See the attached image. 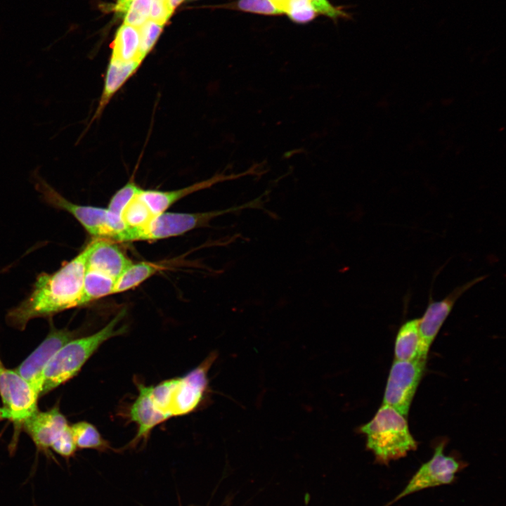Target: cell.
Returning <instances> with one entry per match:
<instances>
[{
	"instance_id": "cell-1",
	"label": "cell",
	"mask_w": 506,
	"mask_h": 506,
	"mask_svg": "<svg viewBox=\"0 0 506 506\" xmlns=\"http://www.w3.org/2000/svg\"><path fill=\"white\" fill-rule=\"evenodd\" d=\"M93 245L92 240L79 254L56 271L38 275L27 297L7 312V324L23 330L32 319L51 317L82 306L86 263Z\"/></svg>"
},
{
	"instance_id": "cell-2",
	"label": "cell",
	"mask_w": 506,
	"mask_h": 506,
	"mask_svg": "<svg viewBox=\"0 0 506 506\" xmlns=\"http://www.w3.org/2000/svg\"><path fill=\"white\" fill-rule=\"evenodd\" d=\"M216 357L214 351L186 375L156 386L145 387L139 383L135 402L136 414L141 423L151 430L168 418L194 410L208 388L207 372Z\"/></svg>"
},
{
	"instance_id": "cell-3",
	"label": "cell",
	"mask_w": 506,
	"mask_h": 506,
	"mask_svg": "<svg viewBox=\"0 0 506 506\" xmlns=\"http://www.w3.org/2000/svg\"><path fill=\"white\" fill-rule=\"evenodd\" d=\"M125 314V309H122L99 331L86 337L74 338L64 344L45 368L41 395L74 377L104 342L123 334L126 326L117 328V325Z\"/></svg>"
},
{
	"instance_id": "cell-4",
	"label": "cell",
	"mask_w": 506,
	"mask_h": 506,
	"mask_svg": "<svg viewBox=\"0 0 506 506\" xmlns=\"http://www.w3.org/2000/svg\"><path fill=\"white\" fill-rule=\"evenodd\" d=\"M359 432L366 435V447L380 463L403 458L417 446L405 416L387 405L383 404L369 422L359 427Z\"/></svg>"
},
{
	"instance_id": "cell-5",
	"label": "cell",
	"mask_w": 506,
	"mask_h": 506,
	"mask_svg": "<svg viewBox=\"0 0 506 506\" xmlns=\"http://www.w3.org/2000/svg\"><path fill=\"white\" fill-rule=\"evenodd\" d=\"M35 179L36 188L44 200L52 207L72 214L94 238L115 241L117 236L126 228L122 218L107 208L72 203L40 176H37Z\"/></svg>"
},
{
	"instance_id": "cell-6",
	"label": "cell",
	"mask_w": 506,
	"mask_h": 506,
	"mask_svg": "<svg viewBox=\"0 0 506 506\" xmlns=\"http://www.w3.org/2000/svg\"><path fill=\"white\" fill-rule=\"evenodd\" d=\"M234 209L202 213L162 212L155 215L142 228L126 227L117 237L116 242L156 240L182 235L206 225L210 219Z\"/></svg>"
},
{
	"instance_id": "cell-7",
	"label": "cell",
	"mask_w": 506,
	"mask_h": 506,
	"mask_svg": "<svg viewBox=\"0 0 506 506\" xmlns=\"http://www.w3.org/2000/svg\"><path fill=\"white\" fill-rule=\"evenodd\" d=\"M0 396L6 419L17 425L37 409L39 394L15 370L8 369L0 362Z\"/></svg>"
},
{
	"instance_id": "cell-8",
	"label": "cell",
	"mask_w": 506,
	"mask_h": 506,
	"mask_svg": "<svg viewBox=\"0 0 506 506\" xmlns=\"http://www.w3.org/2000/svg\"><path fill=\"white\" fill-rule=\"evenodd\" d=\"M425 363L420 360L394 361L388 377L383 404L394 408L406 417Z\"/></svg>"
},
{
	"instance_id": "cell-9",
	"label": "cell",
	"mask_w": 506,
	"mask_h": 506,
	"mask_svg": "<svg viewBox=\"0 0 506 506\" xmlns=\"http://www.w3.org/2000/svg\"><path fill=\"white\" fill-rule=\"evenodd\" d=\"M486 276H479L454 288L442 299H429L428 306L419 318L420 346L417 360L426 362L429 347L456 301L473 286L483 281Z\"/></svg>"
},
{
	"instance_id": "cell-10",
	"label": "cell",
	"mask_w": 506,
	"mask_h": 506,
	"mask_svg": "<svg viewBox=\"0 0 506 506\" xmlns=\"http://www.w3.org/2000/svg\"><path fill=\"white\" fill-rule=\"evenodd\" d=\"M75 334L66 328L51 327L43 342L18 365L15 370L41 396L46 367L55 353Z\"/></svg>"
},
{
	"instance_id": "cell-11",
	"label": "cell",
	"mask_w": 506,
	"mask_h": 506,
	"mask_svg": "<svg viewBox=\"0 0 506 506\" xmlns=\"http://www.w3.org/2000/svg\"><path fill=\"white\" fill-rule=\"evenodd\" d=\"M443 442L435 448L432 458L421 465L403 490L386 506L401 498L419 491L451 483L456 472L459 470L460 463L453 457L443 454Z\"/></svg>"
},
{
	"instance_id": "cell-12",
	"label": "cell",
	"mask_w": 506,
	"mask_h": 506,
	"mask_svg": "<svg viewBox=\"0 0 506 506\" xmlns=\"http://www.w3.org/2000/svg\"><path fill=\"white\" fill-rule=\"evenodd\" d=\"M22 426L39 449L47 450L69 424L59 407L55 406L46 411L37 410Z\"/></svg>"
},
{
	"instance_id": "cell-13",
	"label": "cell",
	"mask_w": 506,
	"mask_h": 506,
	"mask_svg": "<svg viewBox=\"0 0 506 506\" xmlns=\"http://www.w3.org/2000/svg\"><path fill=\"white\" fill-rule=\"evenodd\" d=\"M86 268L105 274L115 280L132 263L117 245L103 238H93Z\"/></svg>"
},
{
	"instance_id": "cell-14",
	"label": "cell",
	"mask_w": 506,
	"mask_h": 506,
	"mask_svg": "<svg viewBox=\"0 0 506 506\" xmlns=\"http://www.w3.org/2000/svg\"><path fill=\"white\" fill-rule=\"evenodd\" d=\"M141 63L124 62L110 58L104 80L103 92L91 122L97 119L118 90L131 77Z\"/></svg>"
},
{
	"instance_id": "cell-15",
	"label": "cell",
	"mask_w": 506,
	"mask_h": 506,
	"mask_svg": "<svg viewBox=\"0 0 506 506\" xmlns=\"http://www.w3.org/2000/svg\"><path fill=\"white\" fill-rule=\"evenodd\" d=\"M221 179H223V178H221L220 176H214L210 179L195 183L186 188L171 191L142 189L139 195L152 212L155 215H157L165 212L173 204L186 195L208 188Z\"/></svg>"
},
{
	"instance_id": "cell-16",
	"label": "cell",
	"mask_w": 506,
	"mask_h": 506,
	"mask_svg": "<svg viewBox=\"0 0 506 506\" xmlns=\"http://www.w3.org/2000/svg\"><path fill=\"white\" fill-rule=\"evenodd\" d=\"M111 58L124 62L142 63L138 29L124 23L117 30L112 44Z\"/></svg>"
},
{
	"instance_id": "cell-17",
	"label": "cell",
	"mask_w": 506,
	"mask_h": 506,
	"mask_svg": "<svg viewBox=\"0 0 506 506\" xmlns=\"http://www.w3.org/2000/svg\"><path fill=\"white\" fill-rule=\"evenodd\" d=\"M419 318L409 320L400 327L395 344V361L417 360L420 346Z\"/></svg>"
},
{
	"instance_id": "cell-18",
	"label": "cell",
	"mask_w": 506,
	"mask_h": 506,
	"mask_svg": "<svg viewBox=\"0 0 506 506\" xmlns=\"http://www.w3.org/2000/svg\"><path fill=\"white\" fill-rule=\"evenodd\" d=\"M163 268L162 266L152 262L131 263L116 279L112 294L134 288Z\"/></svg>"
},
{
	"instance_id": "cell-19",
	"label": "cell",
	"mask_w": 506,
	"mask_h": 506,
	"mask_svg": "<svg viewBox=\"0 0 506 506\" xmlns=\"http://www.w3.org/2000/svg\"><path fill=\"white\" fill-rule=\"evenodd\" d=\"M115 280L98 271L86 268L82 297V306L112 294Z\"/></svg>"
},
{
	"instance_id": "cell-20",
	"label": "cell",
	"mask_w": 506,
	"mask_h": 506,
	"mask_svg": "<svg viewBox=\"0 0 506 506\" xmlns=\"http://www.w3.org/2000/svg\"><path fill=\"white\" fill-rule=\"evenodd\" d=\"M77 448H93L100 450L108 448L97 429L87 422H79L70 426Z\"/></svg>"
},
{
	"instance_id": "cell-21",
	"label": "cell",
	"mask_w": 506,
	"mask_h": 506,
	"mask_svg": "<svg viewBox=\"0 0 506 506\" xmlns=\"http://www.w3.org/2000/svg\"><path fill=\"white\" fill-rule=\"evenodd\" d=\"M139 193L128 203L121 215L124 223L128 228L144 227L155 216Z\"/></svg>"
},
{
	"instance_id": "cell-22",
	"label": "cell",
	"mask_w": 506,
	"mask_h": 506,
	"mask_svg": "<svg viewBox=\"0 0 506 506\" xmlns=\"http://www.w3.org/2000/svg\"><path fill=\"white\" fill-rule=\"evenodd\" d=\"M141 189L134 181H129L112 196L107 209L121 217L125 207Z\"/></svg>"
},
{
	"instance_id": "cell-23",
	"label": "cell",
	"mask_w": 506,
	"mask_h": 506,
	"mask_svg": "<svg viewBox=\"0 0 506 506\" xmlns=\"http://www.w3.org/2000/svg\"><path fill=\"white\" fill-rule=\"evenodd\" d=\"M235 6L240 11L255 14L266 15L284 14V11L273 0H238Z\"/></svg>"
},
{
	"instance_id": "cell-24",
	"label": "cell",
	"mask_w": 506,
	"mask_h": 506,
	"mask_svg": "<svg viewBox=\"0 0 506 506\" xmlns=\"http://www.w3.org/2000/svg\"><path fill=\"white\" fill-rule=\"evenodd\" d=\"M163 24L149 19L138 28L140 35L141 53L144 58L156 43L163 30Z\"/></svg>"
},
{
	"instance_id": "cell-25",
	"label": "cell",
	"mask_w": 506,
	"mask_h": 506,
	"mask_svg": "<svg viewBox=\"0 0 506 506\" xmlns=\"http://www.w3.org/2000/svg\"><path fill=\"white\" fill-rule=\"evenodd\" d=\"M153 0H133L124 15V23L138 28L150 17Z\"/></svg>"
},
{
	"instance_id": "cell-26",
	"label": "cell",
	"mask_w": 506,
	"mask_h": 506,
	"mask_svg": "<svg viewBox=\"0 0 506 506\" xmlns=\"http://www.w3.org/2000/svg\"><path fill=\"white\" fill-rule=\"evenodd\" d=\"M51 448L60 455L65 458L74 454L77 446L70 425L54 441Z\"/></svg>"
},
{
	"instance_id": "cell-27",
	"label": "cell",
	"mask_w": 506,
	"mask_h": 506,
	"mask_svg": "<svg viewBox=\"0 0 506 506\" xmlns=\"http://www.w3.org/2000/svg\"><path fill=\"white\" fill-rule=\"evenodd\" d=\"M318 14L323 15L334 21L339 18H348L349 15L341 8L335 6L328 0H309Z\"/></svg>"
},
{
	"instance_id": "cell-28",
	"label": "cell",
	"mask_w": 506,
	"mask_h": 506,
	"mask_svg": "<svg viewBox=\"0 0 506 506\" xmlns=\"http://www.w3.org/2000/svg\"><path fill=\"white\" fill-rule=\"evenodd\" d=\"M174 9L170 4L156 0L152 1L150 19L160 24H164L170 18Z\"/></svg>"
},
{
	"instance_id": "cell-29",
	"label": "cell",
	"mask_w": 506,
	"mask_h": 506,
	"mask_svg": "<svg viewBox=\"0 0 506 506\" xmlns=\"http://www.w3.org/2000/svg\"><path fill=\"white\" fill-rule=\"evenodd\" d=\"M133 0H117L115 10L118 15H124Z\"/></svg>"
},
{
	"instance_id": "cell-30",
	"label": "cell",
	"mask_w": 506,
	"mask_h": 506,
	"mask_svg": "<svg viewBox=\"0 0 506 506\" xmlns=\"http://www.w3.org/2000/svg\"><path fill=\"white\" fill-rule=\"evenodd\" d=\"M285 13V9L289 0H273Z\"/></svg>"
},
{
	"instance_id": "cell-31",
	"label": "cell",
	"mask_w": 506,
	"mask_h": 506,
	"mask_svg": "<svg viewBox=\"0 0 506 506\" xmlns=\"http://www.w3.org/2000/svg\"><path fill=\"white\" fill-rule=\"evenodd\" d=\"M183 0H170L169 4L171 7L174 9L179 4H181Z\"/></svg>"
},
{
	"instance_id": "cell-32",
	"label": "cell",
	"mask_w": 506,
	"mask_h": 506,
	"mask_svg": "<svg viewBox=\"0 0 506 506\" xmlns=\"http://www.w3.org/2000/svg\"><path fill=\"white\" fill-rule=\"evenodd\" d=\"M6 419L5 411L2 407L0 408V421Z\"/></svg>"
},
{
	"instance_id": "cell-33",
	"label": "cell",
	"mask_w": 506,
	"mask_h": 506,
	"mask_svg": "<svg viewBox=\"0 0 506 506\" xmlns=\"http://www.w3.org/2000/svg\"><path fill=\"white\" fill-rule=\"evenodd\" d=\"M156 1H162V2H167V3H169V1H170V0H156Z\"/></svg>"
},
{
	"instance_id": "cell-34",
	"label": "cell",
	"mask_w": 506,
	"mask_h": 506,
	"mask_svg": "<svg viewBox=\"0 0 506 506\" xmlns=\"http://www.w3.org/2000/svg\"><path fill=\"white\" fill-rule=\"evenodd\" d=\"M0 362H1V359H0Z\"/></svg>"
}]
</instances>
